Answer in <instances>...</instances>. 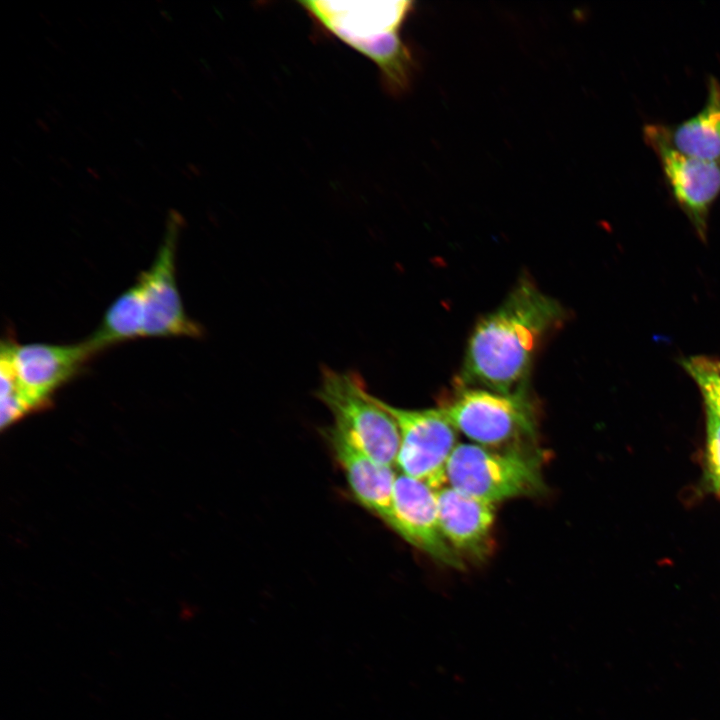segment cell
<instances>
[{
  "mask_svg": "<svg viewBox=\"0 0 720 720\" xmlns=\"http://www.w3.org/2000/svg\"><path fill=\"white\" fill-rule=\"evenodd\" d=\"M565 316L556 299L531 280H520L503 302L475 325L456 386L504 394L528 390L536 352Z\"/></svg>",
  "mask_w": 720,
  "mask_h": 720,
  "instance_id": "obj_1",
  "label": "cell"
},
{
  "mask_svg": "<svg viewBox=\"0 0 720 720\" xmlns=\"http://www.w3.org/2000/svg\"><path fill=\"white\" fill-rule=\"evenodd\" d=\"M321 29L371 59L393 95L411 86L415 61L400 37L411 1H300Z\"/></svg>",
  "mask_w": 720,
  "mask_h": 720,
  "instance_id": "obj_2",
  "label": "cell"
},
{
  "mask_svg": "<svg viewBox=\"0 0 720 720\" xmlns=\"http://www.w3.org/2000/svg\"><path fill=\"white\" fill-rule=\"evenodd\" d=\"M446 485L485 502L541 493V456L535 448L496 449L459 443L446 466Z\"/></svg>",
  "mask_w": 720,
  "mask_h": 720,
  "instance_id": "obj_3",
  "label": "cell"
},
{
  "mask_svg": "<svg viewBox=\"0 0 720 720\" xmlns=\"http://www.w3.org/2000/svg\"><path fill=\"white\" fill-rule=\"evenodd\" d=\"M440 408L472 443L496 449L534 448L537 415L528 390L504 394L456 386Z\"/></svg>",
  "mask_w": 720,
  "mask_h": 720,
  "instance_id": "obj_4",
  "label": "cell"
},
{
  "mask_svg": "<svg viewBox=\"0 0 720 720\" xmlns=\"http://www.w3.org/2000/svg\"><path fill=\"white\" fill-rule=\"evenodd\" d=\"M316 396L330 410L333 428L376 462L396 465L400 446L397 423L381 400L368 392L360 374L324 367Z\"/></svg>",
  "mask_w": 720,
  "mask_h": 720,
  "instance_id": "obj_5",
  "label": "cell"
},
{
  "mask_svg": "<svg viewBox=\"0 0 720 720\" xmlns=\"http://www.w3.org/2000/svg\"><path fill=\"white\" fill-rule=\"evenodd\" d=\"M397 423L400 446L396 465L402 474L421 480L435 490L446 485V466L459 432L440 407L403 409L382 401Z\"/></svg>",
  "mask_w": 720,
  "mask_h": 720,
  "instance_id": "obj_6",
  "label": "cell"
},
{
  "mask_svg": "<svg viewBox=\"0 0 720 720\" xmlns=\"http://www.w3.org/2000/svg\"><path fill=\"white\" fill-rule=\"evenodd\" d=\"M642 133L658 158L673 200L697 234L705 239L711 207L720 195V162L700 160L677 151L667 138L664 124L647 123Z\"/></svg>",
  "mask_w": 720,
  "mask_h": 720,
  "instance_id": "obj_7",
  "label": "cell"
},
{
  "mask_svg": "<svg viewBox=\"0 0 720 720\" xmlns=\"http://www.w3.org/2000/svg\"><path fill=\"white\" fill-rule=\"evenodd\" d=\"M181 216L171 211L151 266L137 281L143 300V337H200L201 326L185 312L176 281V244Z\"/></svg>",
  "mask_w": 720,
  "mask_h": 720,
  "instance_id": "obj_8",
  "label": "cell"
},
{
  "mask_svg": "<svg viewBox=\"0 0 720 720\" xmlns=\"http://www.w3.org/2000/svg\"><path fill=\"white\" fill-rule=\"evenodd\" d=\"M1 353L8 357L20 393L32 410L46 405L50 395L96 354L86 340L70 345H19L9 339L2 341Z\"/></svg>",
  "mask_w": 720,
  "mask_h": 720,
  "instance_id": "obj_9",
  "label": "cell"
},
{
  "mask_svg": "<svg viewBox=\"0 0 720 720\" xmlns=\"http://www.w3.org/2000/svg\"><path fill=\"white\" fill-rule=\"evenodd\" d=\"M408 544L438 563L453 569L465 567L445 540L438 516L437 490L404 474L397 475L392 508L386 523Z\"/></svg>",
  "mask_w": 720,
  "mask_h": 720,
  "instance_id": "obj_10",
  "label": "cell"
},
{
  "mask_svg": "<svg viewBox=\"0 0 720 720\" xmlns=\"http://www.w3.org/2000/svg\"><path fill=\"white\" fill-rule=\"evenodd\" d=\"M438 516L443 536L464 560H485L492 551L495 505L448 485L437 490Z\"/></svg>",
  "mask_w": 720,
  "mask_h": 720,
  "instance_id": "obj_11",
  "label": "cell"
},
{
  "mask_svg": "<svg viewBox=\"0 0 720 720\" xmlns=\"http://www.w3.org/2000/svg\"><path fill=\"white\" fill-rule=\"evenodd\" d=\"M325 436L355 500L387 523L397 477L393 467L373 460L332 426Z\"/></svg>",
  "mask_w": 720,
  "mask_h": 720,
  "instance_id": "obj_12",
  "label": "cell"
},
{
  "mask_svg": "<svg viewBox=\"0 0 720 720\" xmlns=\"http://www.w3.org/2000/svg\"><path fill=\"white\" fill-rule=\"evenodd\" d=\"M706 84L703 107L692 117L664 127L677 151L700 160L720 162V82L709 75Z\"/></svg>",
  "mask_w": 720,
  "mask_h": 720,
  "instance_id": "obj_13",
  "label": "cell"
},
{
  "mask_svg": "<svg viewBox=\"0 0 720 720\" xmlns=\"http://www.w3.org/2000/svg\"><path fill=\"white\" fill-rule=\"evenodd\" d=\"M143 300L136 280L107 308L94 333L86 339L95 353L122 341L143 337Z\"/></svg>",
  "mask_w": 720,
  "mask_h": 720,
  "instance_id": "obj_14",
  "label": "cell"
},
{
  "mask_svg": "<svg viewBox=\"0 0 720 720\" xmlns=\"http://www.w3.org/2000/svg\"><path fill=\"white\" fill-rule=\"evenodd\" d=\"M694 379L705 402V408L720 418V363L707 356H691L682 361Z\"/></svg>",
  "mask_w": 720,
  "mask_h": 720,
  "instance_id": "obj_15",
  "label": "cell"
},
{
  "mask_svg": "<svg viewBox=\"0 0 720 720\" xmlns=\"http://www.w3.org/2000/svg\"><path fill=\"white\" fill-rule=\"evenodd\" d=\"M706 412V468L712 488L720 494V418Z\"/></svg>",
  "mask_w": 720,
  "mask_h": 720,
  "instance_id": "obj_16",
  "label": "cell"
},
{
  "mask_svg": "<svg viewBox=\"0 0 720 720\" xmlns=\"http://www.w3.org/2000/svg\"><path fill=\"white\" fill-rule=\"evenodd\" d=\"M719 363H720V361H719Z\"/></svg>",
  "mask_w": 720,
  "mask_h": 720,
  "instance_id": "obj_17",
  "label": "cell"
}]
</instances>
